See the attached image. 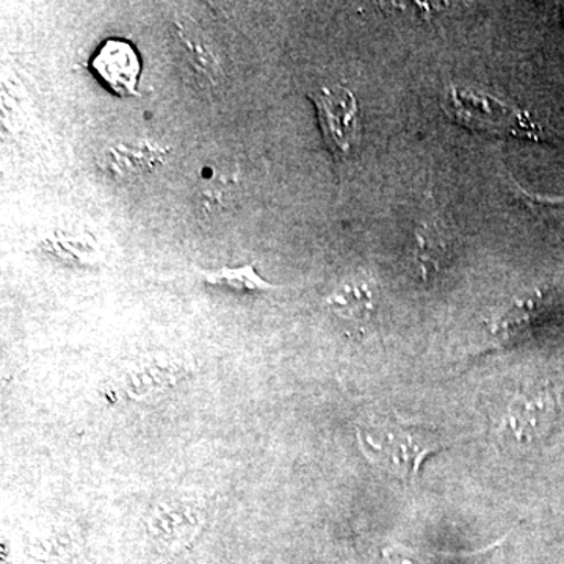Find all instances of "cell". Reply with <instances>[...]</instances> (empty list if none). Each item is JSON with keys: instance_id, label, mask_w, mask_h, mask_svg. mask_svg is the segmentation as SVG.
<instances>
[{"instance_id": "obj_10", "label": "cell", "mask_w": 564, "mask_h": 564, "mask_svg": "<svg viewBox=\"0 0 564 564\" xmlns=\"http://www.w3.org/2000/svg\"><path fill=\"white\" fill-rule=\"evenodd\" d=\"M176 372H172V367L148 366L144 369L131 370L126 377V391L131 395H147V393L161 392L163 389L172 386L173 378Z\"/></svg>"}, {"instance_id": "obj_1", "label": "cell", "mask_w": 564, "mask_h": 564, "mask_svg": "<svg viewBox=\"0 0 564 564\" xmlns=\"http://www.w3.org/2000/svg\"><path fill=\"white\" fill-rule=\"evenodd\" d=\"M358 443L370 463L408 485L419 480L425 459L448 444L436 430L399 417L377 419L361 426Z\"/></svg>"}, {"instance_id": "obj_6", "label": "cell", "mask_w": 564, "mask_h": 564, "mask_svg": "<svg viewBox=\"0 0 564 564\" xmlns=\"http://www.w3.org/2000/svg\"><path fill=\"white\" fill-rule=\"evenodd\" d=\"M556 414L555 393L549 388H536L516 397L508 413V426L519 441H536L547 434Z\"/></svg>"}, {"instance_id": "obj_2", "label": "cell", "mask_w": 564, "mask_h": 564, "mask_svg": "<svg viewBox=\"0 0 564 564\" xmlns=\"http://www.w3.org/2000/svg\"><path fill=\"white\" fill-rule=\"evenodd\" d=\"M445 110L456 121L475 131L541 140L543 131L540 126L534 124L532 118L527 117L524 111L511 109L499 99L462 87H451L448 98L445 96Z\"/></svg>"}, {"instance_id": "obj_12", "label": "cell", "mask_w": 564, "mask_h": 564, "mask_svg": "<svg viewBox=\"0 0 564 564\" xmlns=\"http://www.w3.org/2000/svg\"><path fill=\"white\" fill-rule=\"evenodd\" d=\"M524 195L530 206L536 207V210H540L541 214L564 223V199L538 198V196H530L529 193L525 192Z\"/></svg>"}, {"instance_id": "obj_11", "label": "cell", "mask_w": 564, "mask_h": 564, "mask_svg": "<svg viewBox=\"0 0 564 564\" xmlns=\"http://www.w3.org/2000/svg\"><path fill=\"white\" fill-rule=\"evenodd\" d=\"M177 35H180L181 43L185 44V50H187L188 58H191L193 65L196 68H202L207 76H214L218 70L217 58L212 54L210 47L207 46L202 33L193 31V29H182L177 32Z\"/></svg>"}, {"instance_id": "obj_8", "label": "cell", "mask_w": 564, "mask_h": 564, "mask_svg": "<svg viewBox=\"0 0 564 564\" xmlns=\"http://www.w3.org/2000/svg\"><path fill=\"white\" fill-rule=\"evenodd\" d=\"M107 155H109V166L115 173L131 176V174L154 169L163 154L159 148L148 143H121L111 148Z\"/></svg>"}, {"instance_id": "obj_5", "label": "cell", "mask_w": 564, "mask_h": 564, "mask_svg": "<svg viewBox=\"0 0 564 564\" xmlns=\"http://www.w3.org/2000/svg\"><path fill=\"white\" fill-rule=\"evenodd\" d=\"M91 69L115 95H137L141 65L135 47L128 41L107 40L93 57Z\"/></svg>"}, {"instance_id": "obj_9", "label": "cell", "mask_w": 564, "mask_h": 564, "mask_svg": "<svg viewBox=\"0 0 564 564\" xmlns=\"http://www.w3.org/2000/svg\"><path fill=\"white\" fill-rule=\"evenodd\" d=\"M203 278L209 284L221 285L237 292H265L276 289V285L263 280L252 265L237 267V269L225 267L218 272L203 273Z\"/></svg>"}, {"instance_id": "obj_3", "label": "cell", "mask_w": 564, "mask_h": 564, "mask_svg": "<svg viewBox=\"0 0 564 564\" xmlns=\"http://www.w3.org/2000/svg\"><path fill=\"white\" fill-rule=\"evenodd\" d=\"M317 109L326 147L336 158H347L359 140V106L343 85H318L310 91Z\"/></svg>"}, {"instance_id": "obj_4", "label": "cell", "mask_w": 564, "mask_h": 564, "mask_svg": "<svg viewBox=\"0 0 564 564\" xmlns=\"http://www.w3.org/2000/svg\"><path fill=\"white\" fill-rule=\"evenodd\" d=\"M206 524V510L193 497H170L152 508L148 532L155 545L165 552H181L195 543Z\"/></svg>"}, {"instance_id": "obj_7", "label": "cell", "mask_w": 564, "mask_h": 564, "mask_svg": "<svg viewBox=\"0 0 564 564\" xmlns=\"http://www.w3.org/2000/svg\"><path fill=\"white\" fill-rule=\"evenodd\" d=\"M334 314L347 321H366L375 311L372 285L366 281L343 282L326 300Z\"/></svg>"}]
</instances>
